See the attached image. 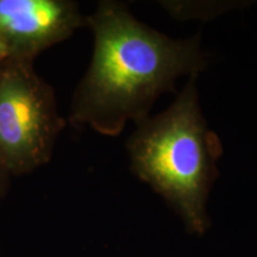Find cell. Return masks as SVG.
I'll return each instance as SVG.
<instances>
[{"label":"cell","instance_id":"cell-2","mask_svg":"<svg viewBox=\"0 0 257 257\" xmlns=\"http://www.w3.org/2000/svg\"><path fill=\"white\" fill-rule=\"evenodd\" d=\"M197 79H188L167 110L137 123L126 149L134 174L174 208L189 232L202 236L223 144L202 114Z\"/></svg>","mask_w":257,"mask_h":257},{"label":"cell","instance_id":"cell-6","mask_svg":"<svg viewBox=\"0 0 257 257\" xmlns=\"http://www.w3.org/2000/svg\"><path fill=\"white\" fill-rule=\"evenodd\" d=\"M11 60H14L12 51L10 49L9 44L6 43L5 38L0 35V66H3V64H5Z\"/></svg>","mask_w":257,"mask_h":257},{"label":"cell","instance_id":"cell-3","mask_svg":"<svg viewBox=\"0 0 257 257\" xmlns=\"http://www.w3.org/2000/svg\"><path fill=\"white\" fill-rule=\"evenodd\" d=\"M64 127L55 92L34 69V61L0 66V163L11 176L48 163Z\"/></svg>","mask_w":257,"mask_h":257},{"label":"cell","instance_id":"cell-4","mask_svg":"<svg viewBox=\"0 0 257 257\" xmlns=\"http://www.w3.org/2000/svg\"><path fill=\"white\" fill-rule=\"evenodd\" d=\"M86 25L79 5L69 0H0V35L14 60L34 61Z\"/></svg>","mask_w":257,"mask_h":257},{"label":"cell","instance_id":"cell-5","mask_svg":"<svg viewBox=\"0 0 257 257\" xmlns=\"http://www.w3.org/2000/svg\"><path fill=\"white\" fill-rule=\"evenodd\" d=\"M10 181H11V175L5 169V167L0 163V201L3 200L6 192H8Z\"/></svg>","mask_w":257,"mask_h":257},{"label":"cell","instance_id":"cell-1","mask_svg":"<svg viewBox=\"0 0 257 257\" xmlns=\"http://www.w3.org/2000/svg\"><path fill=\"white\" fill-rule=\"evenodd\" d=\"M86 25L94 49L70 104L69 121L76 128L119 136L127 121L149 117L160 95L175 93L179 78L198 76L208 64L200 35L170 38L135 18L124 3L99 2Z\"/></svg>","mask_w":257,"mask_h":257}]
</instances>
